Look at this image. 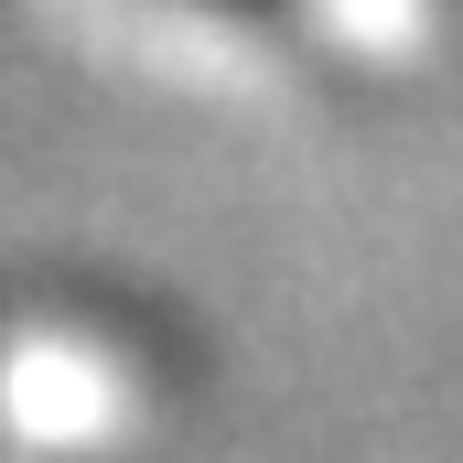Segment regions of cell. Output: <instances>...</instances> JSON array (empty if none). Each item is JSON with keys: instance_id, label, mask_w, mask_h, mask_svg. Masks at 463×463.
Listing matches in <instances>:
<instances>
[{"instance_id": "cell-1", "label": "cell", "mask_w": 463, "mask_h": 463, "mask_svg": "<svg viewBox=\"0 0 463 463\" xmlns=\"http://www.w3.org/2000/svg\"><path fill=\"white\" fill-rule=\"evenodd\" d=\"M216 11H259V0H216Z\"/></svg>"}]
</instances>
